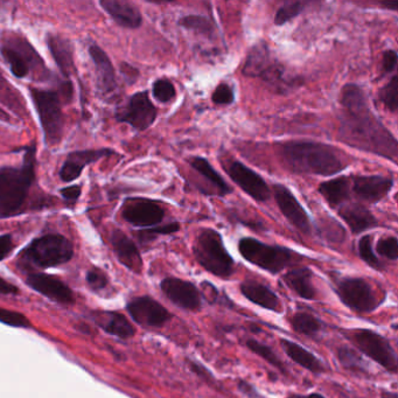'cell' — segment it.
<instances>
[{"instance_id":"cell-1","label":"cell","mask_w":398,"mask_h":398,"mask_svg":"<svg viewBox=\"0 0 398 398\" xmlns=\"http://www.w3.org/2000/svg\"><path fill=\"white\" fill-rule=\"evenodd\" d=\"M342 110L339 115V138L343 144L396 164V137L370 110L366 93L355 83L343 85L340 93Z\"/></svg>"},{"instance_id":"cell-2","label":"cell","mask_w":398,"mask_h":398,"mask_svg":"<svg viewBox=\"0 0 398 398\" xmlns=\"http://www.w3.org/2000/svg\"><path fill=\"white\" fill-rule=\"evenodd\" d=\"M285 166L297 174L333 177L346 169L348 162L337 149L319 142H288L281 146Z\"/></svg>"},{"instance_id":"cell-3","label":"cell","mask_w":398,"mask_h":398,"mask_svg":"<svg viewBox=\"0 0 398 398\" xmlns=\"http://www.w3.org/2000/svg\"><path fill=\"white\" fill-rule=\"evenodd\" d=\"M36 179V147H28L21 167L0 169V219L16 216L21 211Z\"/></svg>"},{"instance_id":"cell-4","label":"cell","mask_w":398,"mask_h":398,"mask_svg":"<svg viewBox=\"0 0 398 398\" xmlns=\"http://www.w3.org/2000/svg\"><path fill=\"white\" fill-rule=\"evenodd\" d=\"M193 255L206 271L219 278L228 279L235 271V261L228 253L224 239L211 228L200 230L193 244Z\"/></svg>"},{"instance_id":"cell-5","label":"cell","mask_w":398,"mask_h":398,"mask_svg":"<svg viewBox=\"0 0 398 398\" xmlns=\"http://www.w3.org/2000/svg\"><path fill=\"white\" fill-rule=\"evenodd\" d=\"M239 251L246 262L272 275L295 264L297 253L285 246H270L253 237H243L239 242Z\"/></svg>"},{"instance_id":"cell-6","label":"cell","mask_w":398,"mask_h":398,"mask_svg":"<svg viewBox=\"0 0 398 398\" xmlns=\"http://www.w3.org/2000/svg\"><path fill=\"white\" fill-rule=\"evenodd\" d=\"M74 256V248L68 239L58 234H49L33 241L23 250L21 258L31 266L47 269L69 262Z\"/></svg>"},{"instance_id":"cell-7","label":"cell","mask_w":398,"mask_h":398,"mask_svg":"<svg viewBox=\"0 0 398 398\" xmlns=\"http://www.w3.org/2000/svg\"><path fill=\"white\" fill-rule=\"evenodd\" d=\"M29 93L39 115L46 144L56 145L61 140L63 130V114L60 96L56 91L43 90L38 88H31Z\"/></svg>"},{"instance_id":"cell-8","label":"cell","mask_w":398,"mask_h":398,"mask_svg":"<svg viewBox=\"0 0 398 398\" xmlns=\"http://www.w3.org/2000/svg\"><path fill=\"white\" fill-rule=\"evenodd\" d=\"M335 292L345 306L357 313L376 311L385 299L379 298L370 283L360 277H342L337 283Z\"/></svg>"},{"instance_id":"cell-9","label":"cell","mask_w":398,"mask_h":398,"mask_svg":"<svg viewBox=\"0 0 398 398\" xmlns=\"http://www.w3.org/2000/svg\"><path fill=\"white\" fill-rule=\"evenodd\" d=\"M350 341L359 352L379 363L389 372H398V356L390 341L372 330H355L350 332Z\"/></svg>"},{"instance_id":"cell-10","label":"cell","mask_w":398,"mask_h":398,"mask_svg":"<svg viewBox=\"0 0 398 398\" xmlns=\"http://www.w3.org/2000/svg\"><path fill=\"white\" fill-rule=\"evenodd\" d=\"M224 169L231 180L257 202H266L271 198V191L266 180L243 162L234 159L222 162Z\"/></svg>"},{"instance_id":"cell-11","label":"cell","mask_w":398,"mask_h":398,"mask_svg":"<svg viewBox=\"0 0 398 398\" xmlns=\"http://www.w3.org/2000/svg\"><path fill=\"white\" fill-rule=\"evenodd\" d=\"M158 116V110L150 100L147 91H140L132 95L120 110L116 118L120 123H127L137 131H145L152 127Z\"/></svg>"},{"instance_id":"cell-12","label":"cell","mask_w":398,"mask_h":398,"mask_svg":"<svg viewBox=\"0 0 398 398\" xmlns=\"http://www.w3.org/2000/svg\"><path fill=\"white\" fill-rule=\"evenodd\" d=\"M0 52L7 65L10 66L12 74L18 78H26L29 71L38 67L39 62L43 63L32 46L21 38L7 40L1 46Z\"/></svg>"},{"instance_id":"cell-13","label":"cell","mask_w":398,"mask_h":398,"mask_svg":"<svg viewBox=\"0 0 398 398\" xmlns=\"http://www.w3.org/2000/svg\"><path fill=\"white\" fill-rule=\"evenodd\" d=\"M165 208L150 199H127L122 208L124 220L136 227H156L165 219Z\"/></svg>"},{"instance_id":"cell-14","label":"cell","mask_w":398,"mask_h":398,"mask_svg":"<svg viewBox=\"0 0 398 398\" xmlns=\"http://www.w3.org/2000/svg\"><path fill=\"white\" fill-rule=\"evenodd\" d=\"M160 288L166 298L171 303L185 311L198 312L202 306L201 292L197 285L187 282L184 279L169 278L162 279Z\"/></svg>"},{"instance_id":"cell-15","label":"cell","mask_w":398,"mask_h":398,"mask_svg":"<svg viewBox=\"0 0 398 398\" xmlns=\"http://www.w3.org/2000/svg\"><path fill=\"white\" fill-rule=\"evenodd\" d=\"M273 195L285 219L304 235H311L312 222L308 211H305L298 199L282 184L273 186Z\"/></svg>"},{"instance_id":"cell-16","label":"cell","mask_w":398,"mask_h":398,"mask_svg":"<svg viewBox=\"0 0 398 398\" xmlns=\"http://www.w3.org/2000/svg\"><path fill=\"white\" fill-rule=\"evenodd\" d=\"M127 310L135 323L147 328H162L173 318L167 308L147 295L130 301Z\"/></svg>"},{"instance_id":"cell-17","label":"cell","mask_w":398,"mask_h":398,"mask_svg":"<svg viewBox=\"0 0 398 398\" xmlns=\"http://www.w3.org/2000/svg\"><path fill=\"white\" fill-rule=\"evenodd\" d=\"M350 186L356 198L374 204L388 197L394 187V179L383 175H355L350 179Z\"/></svg>"},{"instance_id":"cell-18","label":"cell","mask_w":398,"mask_h":398,"mask_svg":"<svg viewBox=\"0 0 398 398\" xmlns=\"http://www.w3.org/2000/svg\"><path fill=\"white\" fill-rule=\"evenodd\" d=\"M27 285L46 298L60 303V304H71L74 301V295L68 285L61 282L60 279L45 273L29 275L26 279Z\"/></svg>"},{"instance_id":"cell-19","label":"cell","mask_w":398,"mask_h":398,"mask_svg":"<svg viewBox=\"0 0 398 398\" xmlns=\"http://www.w3.org/2000/svg\"><path fill=\"white\" fill-rule=\"evenodd\" d=\"M114 151L110 149L87 150V151H76L69 155L68 158L63 162L58 175L62 182H71L80 178L85 166L91 162H98L103 157L114 155Z\"/></svg>"},{"instance_id":"cell-20","label":"cell","mask_w":398,"mask_h":398,"mask_svg":"<svg viewBox=\"0 0 398 398\" xmlns=\"http://www.w3.org/2000/svg\"><path fill=\"white\" fill-rule=\"evenodd\" d=\"M337 213L352 230V233L355 235L379 226V220L376 219L375 215L366 206L361 204L346 202L337 208Z\"/></svg>"},{"instance_id":"cell-21","label":"cell","mask_w":398,"mask_h":398,"mask_svg":"<svg viewBox=\"0 0 398 398\" xmlns=\"http://www.w3.org/2000/svg\"><path fill=\"white\" fill-rule=\"evenodd\" d=\"M240 290L248 300L259 308H266L275 313H282L284 310L278 295H276L269 286L262 283L246 279L240 285Z\"/></svg>"},{"instance_id":"cell-22","label":"cell","mask_w":398,"mask_h":398,"mask_svg":"<svg viewBox=\"0 0 398 398\" xmlns=\"http://www.w3.org/2000/svg\"><path fill=\"white\" fill-rule=\"evenodd\" d=\"M276 61L277 58L272 56L269 46L264 41H259L248 52L242 68L243 75L248 78H262Z\"/></svg>"},{"instance_id":"cell-23","label":"cell","mask_w":398,"mask_h":398,"mask_svg":"<svg viewBox=\"0 0 398 398\" xmlns=\"http://www.w3.org/2000/svg\"><path fill=\"white\" fill-rule=\"evenodd\" d=\"M111 243L120 262L130 271L140 273L142 269V259L140 250L133 241L123 231L116 229L111 234Z\"/></svg>"},{"instance_id":"cell-24","label":"cell","mask_w":398,"mask_h":398,"mask_svg":"<svg viewBox=\"0 0 398 398\" xmlns=\"http://www.w3.org/2000/svg\"><path fill=\"white\" fill-rule=\"evenodd\" d=\"M100 5L120 26L131 29L142 26V14L132 4L120 0H102Z\"/></svg>"},{"instance_id":"cell-25","label":"cell","mask_w":398,"mask_h":398,"mask_svg":"<svg viewBox=\"0 0 398 398\" xmlns=\"http://www.w3.org/2000/svg\"><path fill=\"white\" fill-rule=\"evenodd\" d=\"M282 282L305 300H313L317 297V290L313 284V272L308 268L292 269L283 276Z\"/></svg>"},{"instance_id":"cell-26","label":"cell","mask_w":398,"mask_h":398,"mask_svg":"<svg viewBox=\"0 0 398 398\" xmlns=\"http://www.w3.org/2000/svg\"><path fill=\"white\" fill-rule=\"evenodd\" d=\"M46 41L62 75L65 78H69L71 71L74 70V54L70 41L56 34H48Z\"/></svg>"},{"instance_id":"cell-27","label":"cell","mask_w":398,"mask_h":398,"mask_svg":"<svg viewBox=\"0 0 398 398\" xmlns=\"http://www.w3.org/2000/svg\"><path fill=\"white\" fill-rule=\"evenodd\" d=\"M318 191L330 204V207L337 209L343 204L350 201V194H352L350 179L348 177L330 179V180L320 184Z\"/></svg>"},{"instance_id":"cell-28","label":"cell","mask_w":398,"mask_h":398,"mask_svg":"<svg viewBox=\"0 0 398 398\" xmlns=\"http://www.w3.org/2000/svg\"><path fill=\"white\" fill-rule=\"evenodd\" d=\"M91 60L94 62L98 73V81L104 93H111L116 89V74L114 66L107 53L100 48V46L91 45L89 48Z\"/></svg>"},{"instance_id":"cell-29","label":"cell","mask_w":398,"mask_h":398,"mask_svg":"<svg viewBox=\"0 0 398 398\" xmlns=\"http://www.w3.org/2000/svg\"><path fill=\"white\" fill-rule=\"evenodd\" d=\"M187 162L192 169L213 186L215 194L219 197H226V195L233 193V188L228 185V182L222 178V175L216 169H214L207 159L204 157H191L187 159Z\"/></svg>"},{"instance_id":"cell-30","label":"cell","mask_w":398,"mask_h":398,"mask_svg":"<svg viewBox=\"0 0 398 398\" xmlns=\"http://www.w3.org/2000/svg\"><path fill=\"white\" fill-rule=\"evenodd\" d=\"M281 346L285 354L293 361L297 363L298 366L303 367L304 370H308V372H313V374H323L326 372L324 363L321 362L320 360L318 359L317 356L312 354L310 350H306L304 347H301L298 343L293 342L291 340H286L282 339L281 340Z\"/></svg>"},{"instance_id":"cell-31","label":"cell","mask_w":398,"mask_h":398,"mask_svg":"<svg viewBox=\"0 0 398 398\" xmlns=\"http://www.w3.org/2000/svg\"><path fill=\"white\" fill-rule=\"evenodd\" d=\"M95 320L107 333L120 339H129L136 333V330L123 314L116 312H100L95 315Z\"/></svg>"},{"instance_id":"cell-32","label":"cell","mask_w":398,"mask_h":398,"mask_svg":"<svg viewBox=\"0 0 398 398\" xmlns=\"http://www.w3.org/2000/svg\"><path fill=\"white\" fill-rule=\"evenodd\" d=\"M291 328L295 333L301 334L305 337H314L323 328L321 321L317 317L306 312H298L291 318Z\"/></svg>"},{"instance_id":"cell-33","label":"cell","mask_w":398,"mask_h":398,"mask_svg":"<svg viewBox=\"0 0 398 398\" xmlns=\"http://www.w3.org/2000/svg\"><path fill=\"white\" fill-rule=\"evenodd\" d=\"M179 26L184 28L189 29L200 36L211 38L213 36L214 28L213 23L207 16H200V14H189V16H182L179 19Z\"/></svg>"},{"instance_id":"cell-34","label":"cell","mask_w":398,"mask_h":398,"mask_svg":"<svg viewBox=\"0 0 398 398\" xmlns=\"http://www.w3.org/2000/svg\"><path fill=\"white\" fill-rule=\"evenodd\" d=\"M246 346L248 347L253 354H256L259 357H262L266 362L269 363L272 367H275L276 370H278L282 374L286 372L284 363L282 362V360L279 359L278 355L273 352L271 347L268 346V345H264V343L259 342V341L253 340V339L246 340Z\"/></svg>"},{"instance_id":"cell-35","label":"cell","mask_w":398,"mask_h":398,"mask_svg":"<svg viewBox=\"0 0 398 398\" xmlns=\"http://www.w3.org/2000/svg\"><path fill=\"white\" fill-rule=\"evenodd\" d=\"M310 4L311 3H308V1H286L283 4L282 6L279 7L276 12L275 25L283 26L292 19H295L306 10V7Z\"/></svg>"},{"instance_id":"cell-36","label":"cell","mask_w":398,"mask_h":398,"mask_svg":"<svg viewBox=\"0 0 398 398\" xmlns=\"http://www.w3.org/2000/svg\"><path fill=\"white\" fill-rule=\"evenodd\" d=\"M337 357L346 370L352 372H367V363L357 350L348 346H342L337 350Z\"/></svg>"},{"instance_id":"cell-37","label":"cell","mask_w":398,"mask_h":398,"mask_svg":"<svg viewBox=\"0 0 398 398\" xmlns=\"http://www.w3.org/2000/svg\"><path fill=\"white\" fill-rule=\"evenodd\" d=\"M398 78L392 75L388 83L379 90V100L384 105L387 110L396 114L398 109Z\"/></svg>"},{"instance_id":"cell-38","label":"cell","mask_w":398,"mask_h":398,"mask_svg":"<svg viewBox=\"0 0 398 398\" xmlns=\"http://www.w3.org/2000/svg\"><path fill=\"white\" fill-rule=\"evenodd\" d=\"M357 249H359L360 258L362 259L367 266H370L372 269L376 270V271H381V270L384 269L382 262L379 261V257L376 256L374 248H372V236L365 235V236L361 237Z\"/></svg>"},{"instance_id":"cell-39","label":"cell","mask_w":398,"mask_h":398,"mask_svg":"<svg viewBox=\"0 0 398 398\" xmlns=\"http://www.w3.org/2000/svg\"><path fill=\"white\" fill-rule=\"evenodd\" d=\"M179 230H180V224L178 222H171V224H164V226H156L150 229L140 230L138 231V237L142 243H149L156 240L158 236L178 233Z\"/></svg>"},{"instance_id":"cell-40","label":"cell","mask_w":398,"mask_h":398,"mask_svg":"<svg viewBox=\"0 0 398 398\" xmlns=\"http://www.w3.org/2000/svg\"><path fill=\"white\" fill-rule=\"evenodd\" d=\"M153 98L160 103H169L177 96V90L173 83L167 78H159L152 87Z\"/></svg>"},{"instance_id":"cell-41","label":"cell","mask_w":398,"mask_h":398,"mask_svg":"<svg viewBox=\"0 0 398 398\" xmlns=\"http://www.w3.org/2000/svg\"><path fill=\"white\" fill-rule=\"evenodd\" d=\"M376 250L379 256L385 257L389 261H397L398 259V240L396 236L383 237L377 242Z\"/></svg>"},{"instance_id":"cell-42","label":"cell","mask_w":398,"mask_h":398,"mask_svg":"<svg viewBox=\"0 0 398 398\" xmlns=\"http://www.w3.org/2000/svg\"><path fill=\"white\" fill-rule=\"evenodd\" d=\"M320 231L323 236L326 237L328 240L332 242L341 243L346 239V231L341 227L340 224H337V221L330 220L324 221L321 224Z\"/></svg>"},{"instance_id":"cell-43","label":"cell","mask_w":398,"mask_h":398,"mask_svg":"<svg viewBox=\"0 0 398 398\" xmlns=\"http://www.w3.org/2000/svg\"><path fill=\"white\" fill-rule=\"evenodd\" d=\"M211 100L216 105H230L235 102V91L233 87L226 82L217 85L211 95Z\"/></svg>"},{"instance_id":"cell-44","label":"cell","mask_w":398,"mask_h":398,"mask_svg":"<svg viewBox=\"0 0 398 398\" xmlns=\"http://www.w3.org/2000/svg\"><path fill=\"white\" fill-rule=\"evenodd\" d=\"M0 323L12 328H28L31 326L28 319L23 314L0 308Z\"/></svg>"},{"instance_id":"cell-45","label":"cell","mask_w":398,"mask_h":398,"mask_svg":"<svg viewBox=\"0 0 398 398\" xmlns=\"http://www.w3.org/2000/svg\"><path fill=\"white\" fill-rule=\"evenodd\" d=\"M398 56L394 49H388L382 54V76L392 74L397 68Z\"/></svg>"},{"instance_id":"cell-46","label":"cell","mask_w":398,"mask_h":398,"mask_svg":"<svg viewBox=\"0 0 398 398\" xmlns=\"http://www.w3.org/2000/svg\"><path fill=\"white\" fill-rule=\"evenodd\" d=\"M87 282L94 290H100L107 286L108 278L102 270L93 269L87 273Z\"/></svg>"},{"instance_id":"cell-47","label":"cell","mask_w":398,"mask_h":398,"mask_svg":"<svg viewBox=\"0 0 398 398\" xmlns=\"http://www.w3.org/2000/svg\"><path fill=\"white\" fill-rule=\"evenodd\" d=\"M14 249V240L10 234L0 236V262L6 258Z\"/></svg>"},{"instance_id":"cell-48","label":"cell","mask_w":398,"mask_h":398,"mask_svg":"<svg viewBox=\"0 0 398 398\" xmlns=\"http://www.w3.org/2000/svg\"><path fill=\"white\" fill-rule=\"evenodd\" d=\"M81 192V186L75 185L63 188V189L60 191V193H61L62 198L65 199V200L69 201V202H75V201L80 198Z\"/></svg>"},{"instance_id":"cell-49","label":"cell","mask_w":398,"mask_h":398,"mask_svg":"<svg viewBox=\"0 0 398 398\" xmlns=\"http://www.w3.org/2000/svg\"><path fill=\"white\" fill-rule=\"evenodd\" d=\"M122 73H123L124 76L127 78V81L130 83H133L136 82L137 78L140 76V71L137 70L132 66L127 65V63H122Z\"/></svg>"},{"instance_id":"cell-50","label":"cell","mask_w":398,"mask_h":398,"mask_svg":"<svg viewBox=\"0 0 398 398\" xmlns=\"http://www.w3.org/2000/svg\"><path fill=\"white\" fill-rule=\"evenodd\" d=\"M239 389H240L241 392H242L244 395L249 396L250 398L259 397L258 394H257L253 385L249 384V383L246 382V381H243V379L239 381Z\"/></svg>"},{"instance_id":"cell-51","label":"cell","mask_w":398,"mask_h":398,"mask_svg":"<svg viewBox=\"0 0 398 398\" xmlns=\"http://www.w3.org/2000/svg\"><path fill=\"white\" fill-rule=\"evenodd\" d=\"M0 293H3V295H16V293H18V288L14 285L4 281L3 278H0Z\"/></svg>"},{"instance_id":"cell-52","label":"cell","mask_w":398,"mask_h":398,"mask_svg":"<svg viewBox=\"0 0 398 398\" xmlns=\"http://www.w3.org/2000/svg\"><path fill=\"white\" fill-rule=\"evenodd\" d=\"M379 5L384 7L385 10L394 11V12L398 11L397 0H382V1H379Z\"/></svg>"},{"instance_id":"cell-53","label":"cell","mask_w":398,"mask_h":398,"mask_svg":"<svg viewBox=\"0 0 398 398\" xmlns=\"http://www.w3.org/2000/svg\"><path fill=\"white\" fill-rule=\"evenodd\" d=\"M290 398H326L324 395L321 394H318V392H313V394H310V395L301 396V395H293Z\"/></svg>"},{"instance_id":"cell-54","label":"cell","mask_w":398,"mask_h":398,"mask_svg":"<svg viewBox=\"0 0 398 398\" xmlns=\"http://www.w3.org/2000/svg\"><path fill=\"white\" fill-rule=\"evenodd\" d=\"M381 398H398V395L396 392H383Z\"/></svg>"},{"instance_id":"cell-55","label":"cell","mask_w":398,"mask_h":398,"mask_svg":"<svg viewBox=\"0 0 398 398\" xmlns=\"http://www.w3.org/2000/svg\"><path fill=\"white\" fill-rule=\"evenodd\" d=\"M0 120H4V122H10V116L5 112V111L0 108Z\"/></svg>"}]
</instances>
